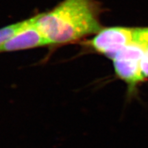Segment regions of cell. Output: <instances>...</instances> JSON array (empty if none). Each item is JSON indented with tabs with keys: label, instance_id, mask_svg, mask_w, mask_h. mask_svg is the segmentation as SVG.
<instances>
[{
	"label": "cell",
	"instance_id": "obj_1",
	"mask_svg": "<svg viewBox=\"0 0 148 148\" xmlns=\"http://www.w3.org/2000/svg\"><path fill=\"white\" fill-rule=\"evenodd\" d=\"M100 11L95 0H63L38 14L36 25L49 45L69 43L101 30Z\"/></svg>",
	"mask_w": 148,
	"mask_h": 148
},
{
	"label": "cell",
	"instance_id": "obj_2",
	"mask_svg": "<svg viewBox=\"0 0 148 148\" xmlns=\"http://www.w3.org/2000/svg\"><path fill=\"white\" fill-rule=\"evenodd\" d=\"M147 45L133 42L121 49L112 59L116 75L127 83L131 91L145 81L140 69V60Z\"/></svg>",
	"mask_w": 148,
	"mask_h": 148
},
{
	"label": "cell",
	"instance_id": "obj_3",
	"mask_svg": "<svg viewBox=\"0 0 148 148\" xmlns=\"http://www.w3.org/2000/svg\"><path fill=\"white\" fill-rule=\"evenodd\" d=\"M134 41V28L102 27L88 44L94 50L112 59L116 53Z\"/></svg>",
	"mask_w": 148,
	"mask_h": 148
},
{
	"label": "cell",
	"instance_id": "obj_4",
	"mask_svg": "<svg viewBox=\"0 0 148 148\" xmlns=\"http://www.w3.org/2000/svg\"><path fill=\"white\" fill-rule=\"evenodd\" d=\"M36 20L0 45V53L49 45V42L36 25Z\"/></svg>",
	"mask_w": 148,
	"mask_h": 148
},
{
	"label": "cell",
	"instance_id": "obj_5",
	"mask_svg": "<svg viewBox=\"0 0 148 148\" xmlns=\"http://www.w3.org/2000/svg\"><path fill=\"white\" fill-rule=\"evenodd\" d=\"M37 15L32 16V17L28 18V19L24 20L17 23L10 24L0 28V45L4 43L11 37H12L16 33L22 30V29L26 28L29 25H30L32 23H34L35 20L36 19Z\"/></svg>",
	"mask_w": 148,
	"mask_h": 148
},
{
	"label": "cell",
	"instance_id": "obj_6",
	"mask_svg": "<svg viewBox=\"0 0 148 148\" xmlns=\"http://www.w3.org/2000/svg\"><path fill=\"white\" fill-rule=\"evenodd\" d=\"M134 41L148 45V27L134 28Z\"/></svg>",
	"mask_w": 148,
	"mask_h": 148
},
{
	"label": "cell",
	"instance_id": "obj_7",
	"mask_svg": "<svg viewBox=\"0 0 148 148\" xmlns=\"http://www.w3.org/2000/svg\"><path fill=\"white\" fill-rule=\"evenodd\" d=\"M140 69L142 75L145 80L148 78V45L146 47L140 60Z\"/></svg>",
	"mask_w": 148,
	"mask_h": 148
}]
</instances>
